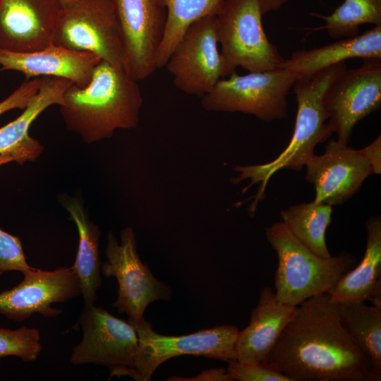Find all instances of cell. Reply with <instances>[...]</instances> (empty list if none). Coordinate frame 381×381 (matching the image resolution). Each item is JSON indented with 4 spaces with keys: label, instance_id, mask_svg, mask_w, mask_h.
<instances>
[{
    "label": "cell",
    "instance_id": "1",
    "mask_svg": "<svg viewBox=\"0 0 381 381\" xmlns=\"http://www.w3.org/2000/svg\"><path fill=\"white\" fill-rule=\"evenodd\" d=\"M262 363L292 381H375L368 359L341 325L339 303L328 293L296 306Z\"/></svg>",
    "mask_w": 381,
    "mask_h": 381
},
{
    "label": "cell",
    "instance_id": "2",
    "mask_svg": "<svg viewBox=\"0 0 381 381\" xmlns=\"http://www.w3.org/2000/svg\"><path fill=\"white\" fill-rule=\"evenodd\" d=\"M138 81L123 69L101 60L89 83H71L60 112L66 126L87 143L111 138L119 128L138 126L143 96Z\"/></svg>",
    "mask_w": 381,
    "mask_h": 381
},
{
    "label": "cell",
    "instance_id": "3",
    "mask_svg": "<svg viewBox=\"0 0 381 381\" xmlns=\"http://www.w3.org/2000/svg\"><path fill=\"white\" fill-rule=\"evenodd\" d=\"M346 68L344 61L313 75L298 78L292 88L297 102L295 126L286 147L270 162L235 167L238 176L232 179L234 183L250 181L243 192L253 185H260L250 205V213L255 212L258 202L265 195L269 180L275 173L283 169L301 171L315 154L316 145L334 133L328 124L323 97L331 83Z\"/></svg>",
    "mask_w": 381,
    "mask_h": 381
},
{
    "label": "cell",
    "instance_id": "4",
    "mask_svg": "<svg viewBox=\"0 0 381 381\" xmlns=\"http://www.w3.org/2000/svg\"><path fill=\"white\" fill-rule=\"evenodd\" d=\"M265 234L278 257L274 294L284 305L298 306L311 297L328 293L355 265L354 257L346 252L328 258L315 254L282 222L267 227Z\"/></svg>",
    "mask_w": 381,
    "mask_h": 381
},
{
    "label": "cell",
    "instance_id": "5",
    "mask_svg": "<svg viewBox=\"0 0 381 381\" xmlns=\"http://www.w3.org/2000/svg\"><path fill=\"white\" fill-rule=\"evenodd\" d=\"M260 0H225L216 16L222 78L241 67L248 72L282 68L285 59L267 38Z\"/></svg>",
    "mask_w": 381,
    "mask_h": 381
},
{
    "label": "cell",
    "instance_id": "6",
    "mask_svg": "<svg viewBox=\"0 0 381 381\" xmlns=\"http://www.w3.org/2000/svg\"><path fill=\"white\" fill-rule=\"evenodd\" d=\"M291 71L280 68L220 78L202 97L207 111L241 112L270 122L288 117L287 97L297 80Z\"/></svg>",
    "mask_w": 381,
    "mask_h": 381
},
{
    "label": "cell",
    "instance_id": "7",
    "mask_svg": "<svg viewBox=\"0 0 381 381\" xmlns=\"http://www.w3.org/2000/svg\"><path fill=\"white\" fill-rule=\"evenodd\" d=\"M138 337L135 367L125 371L137 380H150L157 368L171 358L203 356L227 363L236 360L235 344L238 334L234 325H224L183 336H165L155 332L150 322L128 320Z\"/></svg>",
    "mask_w": 381,
    "mask_h": 381
},
{
    "label": "cell",
    "instance_id": "8",
    "mask_svg": "<svg viewBox=\"0 0 381 381\" xmlns=\"http://www.w3.org/2000/svg\"><path fill=\"white\" fill-rule=\"evenodd\" d=\"M54 44L96 54L123 69L121 38L110 0L61 1Z\"/></svg>",
    "mask_w": 381,
    "mask_h": 381
},
{
    "label": "cell",
    "instance_id": "9",
    "mask_svg": "<svg viewBox=\"0 0 381 381\" xmlns=\"http://www.w3.org/2000/svg\"><path fill=\"white\" fill-rule=\"evenodd\" d=\"M105 254L107 261L101 265V272L104 277H114L117 280L118 296L112 306L119 313H126L133 320H140L150 303L171 298L172 290L157 279L140 259L132 228L128 226L121 231L120 243L110 231Z\"/></svg>",
    "mask_w": 381,
    "mask_h": 381
},
{
    "label": "cell",
    "instance_id": "10",
    "mask_svg": "<svg viewBox=\"0 0 381 381\" xmlns=\"http://www.w3.org/2000/svg\"><path fill=\"white\" fill-rule=\"evenodd\" d=\"M121 38L125 72L139 81L157 69L167 9L163 0H110Z\"/></svg>",
    "mask_w": 381,
    "mask_h": 381
},
{
    "label": "cell",
    "instance_id": "11",
    "mask_svg": "<svg viewBox=\"0 0 381 381\" xmlns=\"http://www.w3.org/2000/svg\"><path fill=\"white\" fill-rule=\"evenodd\" d=\"M323 107L337 140L349 144L356 123L381 107V59L344 71L326 90Z\"/></svg>",
    "mask_w": 381,
    "mask_h": 381
},
{
    "label": "cell",
    "instance_id": "12",
    "mask_svg": "<svg viewBox=\"0 0 381 381\" xmlns=\"http://www.w3.org/2000/svg\"><path fill=\"white\" fill-rule=\"evenodd\" d=\"M78 324L83 337L72 351L71 363L102 365L113 375L134 368L138 337L128 321L92 305L84 306Z\"/></svg>",
    "mask_w": 381,
    "mask_h": 381
},
{
    "label": "cell",
    "instance_id": "13",
    "mask_svg": "<svg viewBox=\"0 0 381 381\" xmlns=\"http://www.w3.org/2000/svg\"><path fill=\"white\" fill-rule=\"evenodd\" d=\"M164 67L177 89L202 97L222 78V61L216 32V16L193 23L169 57Z\"/></svg>",
    "mask_w": 381,
    "mask_h": 381
},
{
    "label": "cell",
    "instance_id": "14",
    "mask_svg": "<svg viewBox=\"0 0 381 381\" xmlns=\"http://www.w3.org/2000/svg\"><path fill=\"white\" fill-rule=\"evenodd\" d=\"M23 279L16 286L0 292V313L16 322L34 313L55 318L62 310L52 307L80 294V284L72 267L52 271L31 268L23 272Z\"/></svg>",
    "mask_w": 381,
    "mask_h": 381
},
{
    "label": "cell",
    "instance_id": "15",
    "mask_svg": "<svg viewBox=\"0 0 381 381\" xmlns=\"http://www.w3.org/2000/svg\"><path fill=\"white\" fill-rule=\"evenodd\" d=\"M306 179L315 188L314 201L338 205L353 197L372 168L361 151L337 139L330 140L323 154L306 162Z\"/></svg>",
    "mask_w": 381,
    "mask_h": 381
},
{
    "label": "cell",
    "instance_id": "16",
    "mask_svg": "<svg viewBox=\"0 0 381 381\" xmlns=\"http://www.w3.org/2000/svg\"><path fill=\"white\" fill-rule=\"evenodd\" d=\"M61 0H0V49L40 50L54 44Z\"/></svg>",
    "mask_w": 381,
    "mask_h": 381
},
{
    "label": "cell",
    "instance_id": "17",
    "mask_svg": "<svg viewBox=\"0 0 381 381\" xmlns=\"http://www.w3.org/2000/svg\"><path fill=\"white\" fill-rule=\"evenodd\" d=\"M100 61L96 54L55 44L29 52L0 49V71L21 72L25 80L47 76L63 78L81 87L89 83Z\"/></svg>",
    "mask_w": 381,
    "mask_h": 381
},
{
    "label": "cell",
    "instance_id": "18",
    "mask_svg": "<svg viewBox=\"0 0 381 381\" xmlns=\"http://www.w3.org/2000/svg\"><path fill=\"white\" fill-rule=\"evenodd\" d=\"M38 92L23 112L13 121L0 128V155L22 164L35 161L42 152L41 143L29 135L35 119L47 107L63 102V96L73 83L58 77H42Z\"/></svg>",
    "mask_w": 381,
    "mask_h": 381
},
{
    "label": "cell",
    "instance_id": "19",
    "mask_svg": "<svg viewBox=\"0 0 381 381\" xmlns=\"http://www.w3.org/2000/svg\"><path fill=\"white\" fill-rule=\"evenodd\" d=\"M296 308L280 303L270 287H263L258 304L252 310L249 325L238 332L235 344L236 360L263 363Z\"/></svg>",
    "mask_w": 381,
    "mask_h": 381
},
{
    "label": "cell",
    "instance_id": "20",
    "mask_svg": "<svg viewBox=\"0 0 381 381\" xmlns=\"http://www.w3.org/2000/svg\"><path fill=\"white\" fill-rule=\"evenodd\" d=\"M353 58L381 59V25L320 47L298 49L285 59L282 68L295 73L298 78Z\"/></svg>",
    "mask_w": 381,
    "mask_h": 381
},
{
    "label": "cell",
    "instance_id": "21",
    "mask_svg": "<svg viewBox=\"0 0 381 381\" xmlns=\"http://www.w3.org/2000/svg\"><path fill=\"white\" fill-rule=\"evenodd\" d=\"M366 246L363 259L344 274L328 291L337 303L367 301L381 279V218L370 217L365 222Z\"/></svg>",
    "mask_w": 381,
    "mask_h": 381
},
{
    "label": "cell",
    "instance_id": "22",
    "mask_svg": "<svg viewBox=\"0 0 381 381\" xmlns=\"http://www.w3.org/2000/svg\"><path fill=\"white\" fill-rule=\"evenodd\" d=\"M64 206L75 223L78 234V248L71 266L78 277L84 305H94L101 286V262L99 244L100 230L88 217L82 202L75 198L64 199Z\"/></svg>",
    "mask_w": 381,
    "mask_h": 381
},
{
    "label": "cell",
    "instance_id": "23",
    "mask_svg": "<svg viewBox=\"0 0 381 381\" xmlns=\"http://www.w3.org/2000/svg\"><path fill=\"white\" fill-rule=\"evenodd\" d=\"M342 326L368 359L375 381L381 380V310L365 301L339 303Z\"/></svg>",
    "mask_w": 381,
    "mask_h": 381
},
{
    "label": "cell",
    "instance_id": "24",
    "mask_svg": "<svg viewBox=\"0 0 381 381\" xmlns=\"http://www.w3.org/2000/svg\"><path fill=\"white\" fill-rule=\"evenodd\" d=\"M332 206L314 200L290 206L280 213L282 222L291 234L315 254L328 258L325 240L332 221Z\"/></svg>",
    "mask_w": 381,
    "mask_h": 381
},
{
    "label": "cell",
    "instance_id": "25",
    "mask_svg": "<svg viewBox=\"0 0 381 381\" xmlns=\"http://www.w3.org/2000/svg\"><path fill=\"white\" fill-rule=\"evenodd\" d=\"M167 9L164 37L157 54V68L164 67L186 30L208 16H217L225 0H163Z\"/></svg>",
    "mask_w": 381,
    "mask_h": 381
},
{
    "label": "cell",
    "instance_id": "26",
    "mask_svg": "<svg viewBox=\"0 0 381 381\" xmlns=\"http://www.w3.org/2000/svg\"><path fill=\"white\" fill-rule=\"evenodd\" d=\"M310 15L325 20L319 29L325 30L330 37H352L358 35L363 24L381 25V0H344L329 16Z\"/></svg>",
    "mask_w": 381,
    "mask_h": 381
},
{
    "label": "cell",
    "instance_id": "27",
    "mask_svg": "<svg viewBox=\"0 0 381 381\" xmlns=\"http://www.w3.org/2000/svg\"><path fill=\"white\" fill-rule=\"evenodd\" d=\"M40 338L39 329L35 327L0 328V358L17 356L24 362H33L42 350Z\"/></svg>",
    "mask_w": 381,
    "mask_h": 381
},
{
    "label": "cell",
    "instance_id": "28",
    "mask_svg": "<svg viewBox=\"0 0 381 381\" xmlns=\"http://www.w3.org/2000/svg\"><path fill=\"white\" fill-rule=\"evenodd\" d=\"M11 162L10 158L0 155V166ZM32 267L27 262L20 238L0 229V275L9 271L23 273Z\"/></svg>",
    "mask_w": 381,
    "mask_h": 381
},
{
    "label": "cell",
    "instance_id": "29",
    "mask_svg": "<svg viewBox=\"0 0 381 381\" xmlns=\"http://www.w3.org/2000/svg\"><path fill=\"white\" fill-rule=\"evenodd\" d=\"M227 373L233 380L238 381H292L284 373L272 370L262 363L228 362Z\"/></svg>",
    "mask_w": 381,
    "mask_h": 381
},
{
    "label": "cell",
    "instance_id": "30",
    "mask_svg": "<svg viewBox=\"0 0 381 381\" xmlns=\"http://www.w3.org/2000/svg\"><path fill=\"white\" fill-rule=\"evenodd\" d=\"M42 78L25 80L6 99L0 102V116L14 109L23 110L38 92Z\"/></svg>",
    "mask_w": 381,
    "mask_h": 381
},
{
    "label": "cell",
    "instance_id": "31",
    "mask_svg": "<svg viewBox=\"0 0 381 381\" xmlns=\"http://www.w3.org/2000/svg\"><path fill=\"white\" fill-rule=\"evenodd\" d=\"M368 163L370 164L373 174H381V135L370 145L361 150Z\"/></svg>",
    "mask_w": 381,
    "mask_h": 381
},
{
    "label": "cell",
    "instance_id": "32",
    "mask_svg": "<svg viewBox=\"0 0 381 381\" xmlns=\"http://www.w3.org/2000/svg\"><path fill=\"white\" fill-rule=\"evenodd\" d=\"M167 380H190V381H233L232 378L224 368H213L202 371L195 377L182 378L172 377Z\"/></svg>",
    "mask_w": 381,
    "mask_h": 381
},
{
    "label": "cell",
    "instance_id": "33",
    "mask_svg": "<svg viewBox=\"0 0 381 381\" xmlns=\"http://www.w3.org/2000/svg\"><path fill=\"white\" fill-rule=\"evenodd\" d=\"M263 16L281 8L288 0H260Z\"/></svg>",
    "mask_w": 381,
    "mask_h": 381
},
{
    "label": "cell",
    "instance_id": "34",
    "mask_svg": "<svg viewBox=\"0 0 381 381\" xmlns=\"http://www.w3.org/2000/svg\"><path fill=\"white\" fill-rule=\"evenodd\" d=\"M368 301L373 306L381 310V279L375 285Z\"/></svg>",
    "mask_w": 381,
    "mask_h": 381
},
{
    "label": "cell",
    "instance_id": "35",
    "mask_svg": "<svg viewBox=\"0 0 381 381\" xmlns=\"http://www.w3.org/2000/svg\"><path fill=\"white\" fill-rule=\"evenodd\" d=\"M61 1H66V0H61Z\"/></svg>",
    "mask_w": 381,
    "mask_h": 381
}]
</instances>
